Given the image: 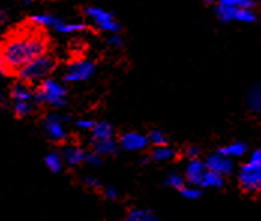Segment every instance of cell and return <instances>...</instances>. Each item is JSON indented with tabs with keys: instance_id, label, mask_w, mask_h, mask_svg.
<instances>
[{
	"instance_id": "6da1fadb",
	"label": "cell",
	"mask_w": 261,
	"mask_h": 221,
	"mask_svg": "<svg viewBox=\"0 0 261 221\" xmlns=\"http://www.w3.org/2000/svg\"><path fill=\"white\" fill-rule=\"evenodd\" d=\"M50 39L45 30L27 21L26 24L9 32L0 42V53L6 76H15L27 63L48 53Z\"/></svg>"
},
{
	"instance_id": "7a4b0ae2",
	"label": "cell",
	"mask_w": 261,
	"mask_h": 221,
	"mask_svg": "<svg viewBox=\"0 0 261 221\" xmlns=\"http://www.w3.org/2000/svg\"><path fill=\"white\" fill-rule=\"evenodd\" d=\"M56 68H57L56 57L50 53H45V55L36 57L35 60H32L30 63H27L24 68H21L15 74V77H17V80L29 84V86H33V84L38 86L45 79H50V76L56 71Z\"/></svg>"
},
{
	"instance_id": "3957f363",
	"label": "cell",
	"mask_w": 261,
	"mask_h": 221,
	"mask_svg": "<svg viewBox=\"0 0 261 221\" xmlns=\"http://www.w3.org/2000/svg\"><path fill=\"white\" fill-rule=\"evenodd\" d=\"M66 95L68 90L65 84L54 80L45 79L33 89V101L38 106H45L51 109H63L66 106Z\"/></svg>"
},
{
	"instance_id": "277c9868",
	"label": "cell",
	"mask_w": 261,
	"mask_h": 221,
	"mask_svg": "<svg viewBox=\"0 0 261 221\" xmlns=\"http://www.w3.org/2000/svg\"><path fill=\"white\" fill-rule=\"evenodd\" d=\"M237 182L243 191L249 194L261 193V166L254 163H243L236 170Z\"/></svg>"
},
{
	"instance_id": "5b68a950",
	"label": "cell",
	"mask_w": 261,
	"mask_h": 221,
	"mask_svg": "<svg viewBox=\"0 0 261 221\" xmlns=\"http://www.w3.org/2000/svg\"><path fill=\"white\" fill-rule=\"evenodd\" d=\"M71 122V116L50 113L45 116L42 122V128L47 138L53 143H65L68 138V128L66 125Z\"/></svg>"
},
{
	"instance_id": "8992f818",
	"label": "cell",
	"mask_w": 261,
	"mask_h": 221,
	"mask_svg": "<svg viewBox=\"0 0 261 221\" xmlns=\"http://www.w3.org/2000/svg\"><path fill=\"white\" fill-rule=\"evenodd\" d=\"M96 72V65L89 59H75L72 60L63 74L65 83H83L90 80Z\"/></svg>"
},
{
	"instance_id": "52a82bcc",
	"label": "cell",
	"mask_w": 261,
	"mask_h": 221,
	"mask_svg": "<svg viewBox=\"0 0 261 221\" xmlns=\"http://www.w3.org/2000/svg\"><path fill=\"white\" fill-rule=\"evenodd\" d=\"M84 15L92 21V24L101 32H108L111 35H116L120 32V24L114 18V15L108 11L98 6H87L84 8Z\"/></svg>"
},
{
	"instance_id": "ba28073f",
	"label": "cell",
	"mask_w": 261,
	"mask_h": 221,
	"mask_svg": "<svg viewBox=\"0 0 261 221\" xmlns=\"http://www.w3.org/2000/svg\"><path fill=\"white\" fill-rule=\"evenodd\" d=\"M204 164H206V168L209 171H215V173H218V175H221L224 178L233 176L236 170H237L234 160H230V158H227V157H224V155H221L218 152H213V154L207 155L204 158Z\"/></svg>"
},
{
	"instance_id": "9c48e42d",
	"label": "cell",
	"mask_w": 261,
	"mask_h": 221,
	"mask_svg": "<svg viewBox=\"0 0 261 221\" xmlns=\"http://www.w3.org/2000/svg\"><path fill=\"white\" fill-rule=\"evenodd\" d=\"M119 148L126 152H143L146 151L150 144L146 134L137 133V131H128L123 133L120 137L117 138Z\"/></svg>"
},
{
	"instance_id": "30bf717a",
	"label": "cell",
	"mask_w": 261,
	"mask_h": 221,
	"mask_svg": "<svg viewBox=\"0 0 261 221\" xmlns=\"http://www.w3.org/2000/svg\"><path fill=\"white\" fill-rule=\"evenodd\" d=\"M207 168L204 164V160L198 158V160H189L185 166L183 170V178L185 182L188 185H194V187H201V182L204 179Z\"/></svg>"
},
{
	"instance_id": "8fae6325",
	"label": "cell",
	"mask_w": 261,
	"mask_h": 221,
	"mask_svg": "<svg viewBox=\"0 0 261 221\" xmlns=\"http://www.w3.org/2000/svg\"><path fill=\"white\" fill-rule=\"evenodd\" d=\"M62 154V158H63V163L65 166L69 167H77L83 163H86V155L87 152L84 151V148H81L80 144H65L63 146V151L60 152Z\"/></svg>"
},
{
	"instance_id": "7c38bea8",
	"label": "cell",
	"mask_w": 261,
	"mask_h": 221,
	"mask_svg": "<svg viewBox=\"0 0 261 221\" xmlns=\"http://www.w3.org/2000/svg\"><path fill=\"white\" fill-rule=\"evenodd\" d=\"M216 152L236 161V160H240V158H243V157H246L249 154V146L245 141L236 140V141H231V143H228L225 146L218 148Z\"/></svg>"
},
{
	"instance_id": "4fadbf2b",
	"label": "cell",
	"mask_w": 261,
	"mask_h": 221,
	"mask_svg": "<svg viewBox=\"0 0 261 221\" xmlns=\"http://www.w3.org/2000/svg\"><path fill=\"white\" fill-rule=\"evenodd\" d=\"M92 146V152L99 155L101 158H113L119 154L120 148L116 138H110V140H102V141H95L90 143Z\"/></svg>"
},
{
	"instance_id": "5bb4252c",
	"label": "cell",
	"mask_w": 261,
	"mask_h": 221,
	"mask_svg": "<svg viewBox=\"0 0 261 221\" xmlns=\"http://www.w3.org/2000/svg\"><path fill=\"white\" fill-rule=\"evenodd\" d=\"M114 136H116L114 127L110 122H107V120H96L95 127L90 131V143L110 140V138H114Z\"/></svg>"
},
{
	"instance_id": "9a60e30c",
	"label": "cell",
	"mask_w": 261,
	"mask_h": 221,
	"mask_svg": "<svg viewBox=\"0 0 261 221\" xmlns=\"http://www.w3.org/2000/svg\"><path fill=\"white\" fill-rule=\"evenodd\" d=\"M9 96L12 100V103H24V101H33V89L32 86L23 83L20 80H17L15 83L11 86V92ZM35 103V101H33Z\"/></svg>"
},
{
	"instance_id": "2e32d148",
	"label": "cell",
	"mask_w": 261,
	"mask_h": 221,
	"mask_svg": "<svg viewBox=\"0 0 261 221\" xmlns=\"http://www.w3.org/2000/svg\"><path fill=\"white\" fill-rule=\"evenodd\" d=\"M176 157H177V151L170 144L152 148L150 155H149L150 161H155V163H168V161H173Z\"/></svg>"
},
{
	"instance_id": "e0dca14e",
	"label": "cell",
	"mask_w": 261,
	"mask_h": 221,
	"mask_svg": "<svg viewBox=\"0 0 261 221\" xmlns=\"http://www.w3.org/2000/svg\"><path fill=\"white\" fill-rule=\"evenodd\" d=\"M63 21V18H59L56 15H51V14H36V15H32L29 18V23L36 26V28L41 29H54L57 28L60 23Z\"/></svg>"
},
{
	"instance_id": "ac0fdd59",
	"label": "cell",
	"mask_w": 261,
	"mask_h": 221,
	"mask_svg": "<svg viewBox=\"0 0 261 221\" xmlns=\"http://www.w3.org/2000/svg\"><path fill=\"white\" fill-rule=\"evenodd\" d=\"M246 104L254 113L261 111V83L252 84L246 93Z\"/></svg>"
},
{
	"instance_id": "d6986e66",
	"label": "cell",
	"mask_w": 261,
	"mask_h": 221,
	"mask_svg": "<svg viewBox=\"0 0 261 221\" xmlns=\"http://www.w3.org/2000/svg\"><path fill=\"white\" fill-rule=\"evenodd\" d=\"M225 184H227V178H224V176H221V175H218V173H215V171H206V175H204V179H203V182H201V190H204V188H210V190H219V188H224L225 187Z\"/></svg>"
},
{
	"instance_id": "ffe728a7",
	"label": "cell",
	"mask_w": 261,
	"mask_h": 221,
	"mask_svg": "<svg viewBox=\"0 0 261 221\" xmlns=\"http://www.w3.org/2000/svg\"><path fill=\"white\" fill-rule=\"evenodd\" d=\"M44 164L48 168V171H51L54 175L60 173V171L63 170V166H65L63 158H62V154H60L59 151H51V152H48V154L45 155V158H44Z\"/></svg>"
},
{
	"instance_id": "44dd1931",
	"label": "cell",
	"mask_w": 261,
	"mask_h": 221,
	"mask_svg": "<svg viewBox=\"0 0 261 221\" xmlns=\"http://www.w3.org/2000/svg\"><path fill=\"white\" fill-rule=\"evenodd\" d=\"M123 221H159L158 215L150 211V209H138V208H134L130 209L129 212L126 214L125 220Z\"/></svg>"
},
{
	"instance_id": "7402d4cb",
	"label": "cell",
	"mask_w": 261,
	"mask_h": 221,
	"mask_svg": "<svg viewBox=\"0 0 261 221\" xmlns=\"http://www.w3.org/2000/svg\"><path fill=\"white\" fill-rule=\"evenodd\" d=\"M36 104L33 101H24V103H14L12 104V111L14 116L18 119H24L27 116H30L35 111Z\"/></svg>"
},
{
	"instance_id": "603a6c76",
	"label": "cell",
	"mask_w": 261,
	"mask_h": 221,
	"mask_svg": "<svg viewBox=\"0 0 261 221\" xmlns=\"http://www.w3.org/2000/svg\"><path fill=\"white\" fill-rule=\"evenodd\" d=\"M164 185L180 191L183 187L186 185V182H185V178H183L182 173H179V171H170V173H167V176L164 179Z\"/></svg>"
},
{
	"instance_id": "cb8c5ba5",
	"label": "cell",
	"mask_w": 261,
	"mask_h": 221,
	"mask_svg": "<svg viewBox=\"0 0 261 221\" xmlns=\"http://www.w3.org/2000/svg\"><path fill=\"white\" fill-rule=\"evenodd\" d=\"M146 136H147L149 144H150L152 148H158V146H165V144H168V137H167V134H165L162 130H159V128L150 130Z\"/></svg>"
},
{
	"instance_id": "d4e9b609",
	"label": "cell",
	"mask_w": 261,
	"mask_h": 221,
	"mask_svg": "<svg viewBox=\"0 0 261 221\" xmlns=\"http://www.w3.org/2000/svg\"><path fill=\"white\" fill-rule=\"evenodd\" d=\"M87 26L84 23H68V21H62L57 28L54 29V32L57 33H63V35H72V33H80L84 32Z\"/></svg>"
},
{
	"instance_id": "484cf974",
	"label": "cell",
	"mask_w": 261,
	"mask_h": 221,
	"mask_svg": "<svg viewBox=\"0 0 261 221\" xmlns=\"http://www.w3.org/2000/svg\"><path fill=\"white\" fill-rule=\"evenodd\" d=\"M180 195H182L183 199H186V200H198V199H201V195H203V190L200 188V187H194V185H185L182 190L179 191Z\"/></svg>"
},
{
	"instance_id": "4316f807",
	"label": "cell",
	"mask_w": 261,
	"mask_h": 221,
	"mask_svg": "<svg viewBox=\"0 0 261 221\" xmlns=\"http://www.w3.org/2000/svg\"><path fill=\"white\" fill-rule=\"evenodd\" d=\"M219 5L231 6L237 9H252L255 6V2L254 0H219Z\"/></svg>"
},
{
	"instance_id": "83f0119b",
	"label": "cell",
	"mask_w": 261,
	"mask_h": 221,
	"mask_svg": "<svg viewBox=\"0 0 261 221\" xmlns=\"http://www.w3.org/2000/svg\"><path fill=\"white\" fill-rule=\"evenodd\" d=\"M83 184L87 187V188H90V190H93V191H102V188H104V185H102V182H101V179L99 178H96V176H93V175H87V176H84L83 178Z\"/></svg>"
},
{
	"instance_id": "f1b7e54d",
	"label": "cell",
	"mask_w": 261,
	"mask_h": 221,
	"mask_svg": "<svg viewBox=\"0 0 261 221\" xmlns=\"http://www.w3.org/2000/svg\"><path fill=\"white\" fill-rule=\"evenodd\" d=\"M236 21L254 23V21H257V15L251 9H239L237 15H236Z\"/></svg>"
},
{
	"instance_id": "f546056e",
	"label": "cell",
	"mask_w": 261,
	"mask_h": 221,
	"mask_svg": "<svg viewBox=\"0 0 261 221\" xmlns=\"http://www.w3.org/2000/svg\"><path fill=\"white\" fill-rule=\"evenodd\" d=\"M86 164L93 167V168H96V167H101L104 164V158H101L99 155H96V154H93V152L90 151V152H87V155H86Z\"/></svg>"
},
{
	"instance_id": "4dcf8cb0",
	"label": "cell",
	"mask_w": 261,
	"mask_h": 221,
	"mask_svg": "<svg viewBox=\"0 0 261 221\" xmlns=\"http://www.w3.org/2000/svg\"><path fill=\"white\" fill-rule=\"evenodd\" d=\"M185 157H186V160L189 161V160H198V158H201V149L198 148V146H188L186 149H185Z\"/></svg>"
},
{
	"instance_id": "1f68e13d",
	"label": "cell",
	"mask_w": 261,
	"mask_h": 221,
	"mask_svg": "<svg viewBox=\"0 0 261 221\" xmlns=\"http://www.w3.org/2000/svg\"><path fill=\"white\" fill-rule=\"evenodd\" d=\"M95 122L96 120H93V119H79V120H75V127L79 128L80 131H92V128L95 127Z\"/></svg>"
},
{
	"instance_id": "d6a6232c",
	"label": "cell",
	"mask_w": 261,
	"mask_h": 221,
	"mask_svg": "<svg viewBox=\"0 0 261 221\" xmlns=\"http://www.w3.org/2000/svg\"><path fill=\"white\" fill-rule=\"evenodd\" d=\"M102 195H104L107 200L114 202V200H117V199H119V191H117V188H116V187H113V185H107V187L102 188Z\"/></svg>"
},
{
	"instance_id": "836d02e7",
	"label": "cell",
	"mask_w": 261,
	"mask_h": 221,
	"mask_svg": "<svg viewBox=\"0 0 261 221\" xmlns=\"http://www.w3.org/2000/svg\"><path fill=\"white\" fill-rule=\"evenodd\" d=\"M108 45H111V47H116V48H120V47H123V39H122V36H120L119 33H116V35H111V36L108 38Z\"/></svg>"
},
{
	"instance_id": "e575fe53",
	"label": "cell",
	"mask_w": 261,
	"mask_h": 221,
	"mask_svg": "<svg viewBox=\"0 0 261 221\" xmlns=\"http://www.w3.org/2000/svg\"><path fill=\"white\" fill-rule=\"evenodd\" d=\"M8 21V15H6V12H5V9L3 8H0V29L5 26V23Z\"/></svg>"
},
{
	"instance_id": "d590c367",
	"label": "cell",
	"mask_w": 261,
	"mask_h": 221,
	"mask_svg": "<svg viewBox=\"0 0 261 221\" xmlns=\"http://www.w3.org/2000/svg\"><path fill=\"white\" fill-rule=\"evenodd\" d=\"M0 76H6L5 66H3V60H2V53H0Z\"/></svg>"
},
{
	"instance_id": "8d00e7d4",
	"label": "cell",
	"mask_w": 261,
	"mask_h": 221,
	"mask_svg": "<svg viewBox=\"0 0 261 221\" xmlns=\"http://www.w3.org/2000/svg\"><path fill=\"white\" fill-rule=\"evenodd\" d=\"M2 103H3V92L0 90V104H2Z\"/></svg>"
},
{
	"instance_id": "74e56055",
	"label": "cell",
	"mask_w": 261,
	"mask_h": 221,
	"mask_svg": "<svg viewBox=\"0 0 261 221\" xmlns=\"http://www.w3.org/2000/svg\"><path fill=\"white\" fill-rule=\"evenodd\" d=\"M24 2H27V3H30V2H36V0H24Z\"/></svg>"
},
{
	"instance_id": "f35d334b",
	"label": "cell",
	"mask_w": 261,
	"mask_h": 221,
	"mask_svg": "<svg viewBox=\"0 0 261 221\" xmlns=\"http://www.w3.org/2000/svg\"><path fill=\"white\" fill-rule=\"evenodd\" d=\"M206 2H209V3H212V2H216V0H206Z\"/></svg>"
}]
</instances>
